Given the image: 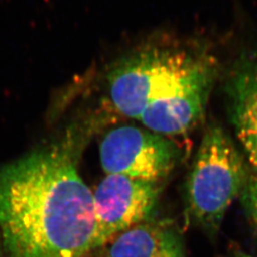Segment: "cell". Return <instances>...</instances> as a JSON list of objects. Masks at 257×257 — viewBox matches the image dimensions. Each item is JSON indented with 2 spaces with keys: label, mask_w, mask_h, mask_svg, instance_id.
<instances>
[{
  "label": "cell",
  "mask_w": 257,
  "mask_h": 257,
  "mask_svg": "<svg viewBox=\"0 0 257 257\" xmlns=\"http://www.w3.org/2000/svg\"><path fill=\"white\" fill-rule=\"evenodd\" d=\"M229 114L248 162L257 173V54H245L226 82Z\"/></svg>",
  "instance_id": "cell-6"
},
{
  "label": "cell",
  "mask_w": 257,
  "mask_h": 257,
  "mask_svg": "<svg viewBox=\"0 0 257 257\" xmlns=\"http://www.w3.org/2000/svg\"><path fill=\"white\" fill-rule=\"evenodd\" d=\"M222 257H254L251 256V255H248L247 253H244V252H233V253H230L229 255H226V256Z\"/></svg>",
  "instance_id": "cell-9"
},
{
  "label": "cell",
  "mask_w": 257,
  "mask_h": 257,
  "mask_svg": "<svg viewBox=\"0 0 257 257\" xmlns=\"http://www.w3.org/2000/svg\"><path fill=\"white\" fill-rule=\"evenodd\" d=\"M249 171L224 128L206 130L185 186L187 210L193 222L210 235L220 228L232 201L241 195Z\"/></svg>",
  "instance_id": "cell-3"
},
{
  "label": "cell",
  "mask_w": 257,
  "mask_h": 257,
  "mask_svg": "<svg viewBox=\"0 0 257 257\" xmlns=\"http://www.w3.org/2000/svg\"><path fill=\"white\" fill-rule=\"evenodd\" d=\"M179 150L171 139L136 126L111 128L102 139L100 161L107 175L160 182L171 174Z\"/></svg>",
  "instance_id": "cell-4"
},
{
  "label": "cell",
  "mask_w": 257,
  "mask_h": 257,
  "mask_svg": "<svg viewBox=\"0 0 257 257\" xmlns=\"http://www.w3.org/2000/svg\"><path fill=\"white\" fill-rule=\"evenodd\" d=\"M107 244L103 257H185L181 236L167 221H145Z\"/></svg>",
  "instance_id": "cell-7"
},
{
  "label": "cell",
  "mask_w": 257,
  "mask_h": 257,
  "mask_svg": "<svg viewBox=\"0 0 257 257\" xmlns=\"http://www.w3.org/2000/svg\"><path fill=\"white\" fill-rule=\"evenodd\" d=\"M217 76V60L202 49L139 48L109 70L110 106L153 133L183 135L204 116Z\"/></svg>",
  "instance_id": "cell-2"
},
{
  "label": "cell",
  "mask_w": 257,
  "mask_h": 257,
  "mask_svg": "<svg viewBox=\"0 0 257 257\" xmlns=\"http://www.w3.org/2000/svg\"><path fill=\"white\" fill-rule=\"evenodd\" d=\"M98 116L0 168V230L8 257H83L94 249L93 193L78 162Z\"/></svg>",
  "instance_id": "cell-1"
},
{
  "label": "cell",
  "mask_w": 257,
  "mask_h": 257,
  "mask_svg": "<svg viewBox=\"0 0 257 257\" xmlns=\"http://www.w3.org/2000/svg\"><path fill=\"white\" fill-rule=\"evenodd\" d=\"M243 208L257 231V173L249 172L248 181L240 195Z\"/></svg>",
  "instance_id": "cell-8"
},
{
  "label": "cell",
  "mask_w": 257,
  "mask_h": 257,
  "mask_svg": "<svg viewBox=\"0 0 257 257\" xmlns=\"http://www.w3.org/2000/svg\"><path fill=\"white\" fill-rule=\"evenodd\" d=\"M160 182L107 175L93 193L96 224L94 248L140 223L151 220L160 195Z\"/></svg>",
  "instance_id": "cell-5"
}]
</instances>
